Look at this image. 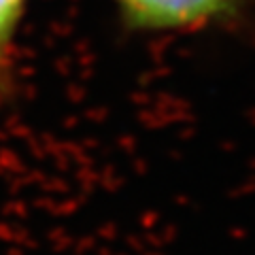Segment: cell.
Instances as JSON below:
<instances>
[{"mask_svg":"<svg viewBox=\"0 0 255 255\" xmlns=\"http://www.w3.org/2000/svg\"><path fill=\"white\" fill-rule=\"evenodd\" d=\"M30 0H0V96L15 81V49Z\"/></svg>","mask_w":255,"mask_h":255,"instance_id":"obj_2","label":"cell"},{"mask_svg":"<svg viewBox=\"0 0 255 255\" xmlns=\"http://www.w3.org/2000/svg\"><path fill=\"white\" fill-rule=\"evenodd\" d=\"M247 0H113L117 19L130 34H194L232 21Z\"/></svg>","mask_w":255,"mask_h":255,"instance_id":"obj_1","label":"cell"}]
</instances>
